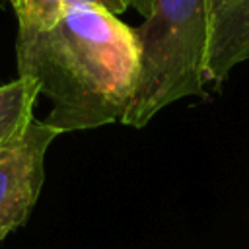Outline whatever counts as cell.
Segmentation results:
<instances>
[{
	"instance_id": "277c9868",
	"label": "cell",
	"mask_w": 249,
	"mask_h": 249,
	"mask_svg": "<svg viewBox=\"0 0 249 249\" xmlns=\"http://www.w3.org/2000/svg\"><path fill=\"white\" fill-rule=\"evenodd\" d=\"M249 58V0H208L206 82H224Z\"/></svg>"
},
{
	"instance_id": "52a82bcc",
	"label": "cell",
	"mask_w": 249,
	"mask_h": 249,
	"mask_svg": "<svg viewBox=\"0 0 249 249\" xmlns=\"http://www.w3.org/2000/svg\"><path fill=\"white\" fill-rule=\"evenodd\" d=\"M74 6H97L113 16H119L130 8L128 0H66V10Z\"/></svg>"
},
{
	"instance_id": "6da1fadb",
	"label": "cell",
	"mask_w": 249,
	"mask_h": 249,
	"mask_svg": "<svg viewBox=\"0 0 249 249\" xmlns=\"http://www.w3.org/2000/svg\"><path fill=\"white\" fill-rule=\"evenodd\" d=\"M18 76L51 99L45 123L72 132L121 121L136 82L134 29L97 6H74L47 31L16 37Z\"/></svg>"
},
{
	"instance_id": "9c48e42d",
	"label": "cell",
	"mask_w": 249,
	"mask_h": 249,
	"mask_svg": "<svg viewBox=\"0 0 249 249\" xmlns=\"http://www.w3.org/2000/svg\"><path fill=\"white\" fill-rule=\"evenodd\" d=\"M8 2H10V0H8Z\"/></svg>"
},
{
	"instance_id": "7a4b0ae2",
	"label": "cell",
	"mask_w": 249,
	"mask_h": 249,
	"mask_svg": "<svg viewBox=\"0 0 249 249\" xmlns=\"http://www.w3.org/2000/svg\"><path fill=\"white\" fill-rule=\"evenodd\" d=\"M134 35L138 70L121 123L142 128L163 107L204 93L208 0H156Z\"/></svg>"
},
{
	"instance_id": "3957f363",
	"label": "cell",
	"mask_w": 249,
	"mask_h": 249,
	"mask_svg": "<svg viewBox=\"0 0 249 249\" xmlns=\"http://www.w3.org/2000/svg\"><path fill=\"white\" fill-rule=\"evenodd\" d=\"M58 134L31 115L0 146V239L23 226L35 208L45 181V156Z\"/></svg>"
},
{
	"instance_id": "ba28073f",
	"label": "cell",
	"mask_w": 249,
	"mask_h": 249,
	"mask_svg": "<svg viewBox=\"0 0 249 249\" xmlns=\"http://www.w3.org/2000/svg\"><path fill=\"white\" fill-rule=\"evenodd\" d=\"M128 2H130V8H134L142 18H146V16H150L156 0H128Z\"/></svg>"
},
{
	"instance_id": "8992f818",
	"label": "cell",
	"mask_w": 249,
	"mask_h": 249,
	"mask_svg": "<svg viewBox=\"0 0 249 249\" xmlns=\"http://www.w3.org/2000/svg\"><path fill=\"white\" fill-rule=\"evenodd\" d=\"M18 18V35L51 29L66 12V0H10Z\"/></svg>"
},
{
	"instance_id": "5b68a950",
	"label": "cell",
	"mask_w": 249,
	"mask_h": 249,
	"mask_svg": "<svg viewBox=\"0 0 249 249\" xmlns=\"http://www.w3.org/2000/svg\"><path fill=\"white\" fill-rule=\"evenodd\" d=\"M39 88L27 78H16L0 86V146L8 142L25 123L35 109Z\"/></svg>"
}]
</instances>
